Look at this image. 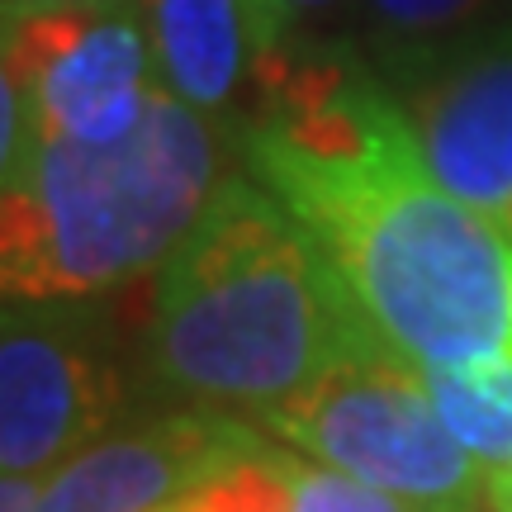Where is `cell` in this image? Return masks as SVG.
I'll return each instance as SVG.
<instances>
[{
	"instance_id": "1",
	"label": "cell",
	"mask_w": 512,
	"mask_h": 512,
	"mask_svg": "<svg viewBox=\"0 0 512 512\" xmlns=\"http://www.w3.org/2000/svg\"><path fill=\"white\" fill-rule=\"evenodd\" d=\"M247 171L313 233L370 332L418 370L512 356V233L437 181L394 91L266 57Z\"/></svg>"
},
{
	"instance_id": "2",
	"label": "cell",
	"mask_w": 512,
	"mask_h": 512,
	"mask_svg": "<svg viewBox=\"0 0 512 512\" xmlns=\"http://www.w3.org/2000/svg\"><path fill=\"white\" fill-rule=\"evenodd\" d=\"M366 347L384 342L313 233L252 171L228 176L162 261L152 370L200 408L266 418Z\"/></svg>"
},
{
	"instance_id": "3",
	"label": "cell",
	"mask_w": 512,
	"mask_h": 512,
	"mask_svg": "<svg viewBox=\"0 0 512 512\" xmlns=\"http://www.w3.org/2000/svg\"><path fill=\"white\" fill-rule=\"evenodd\" d=\"M214 119L157 91L138 128L114 143L43 138L5 176L0 280L10 304L91 299L162 266L219 195Z\"/></svg>"
},
{
	"instance_id": "4",
	"label": "cell",
	"mask_w": 512,
	"mask_h": 512,
	"mask_svg": "<svg viewBox=\"0 0 512 512\" xmlns=\"http://www.w3.org/2000/svg\"><path fill=\"white\" fill-rule=\"evenodd\" d=\"M261 422L285 446L389 494L451 512H479L489 498L484 465L441 422L422 370L389 347L337 361Z\"/></svg>"
},
{
	"instance_id": "5",
	"label": "cell",
	"mask_w": 512,
	"mask_h": 512,
	"mask_svg": "<svg viewBox=\"0 0 512 512\" xmlns=\"http://www.w3.org/2000/svg\"><path fill=\"white\" fill-rule=\"evenodd\" d=\"M5 76L29 91L43 138H124L162 91L147 0H57L5 10Z\"/></svg>"
},
{
	"instance_id": "6",
	"label": "cell",
	"mask_w": 512,
	"mask_h": 512,
	"mask_svg": "<svg viewBox=\"0 0 512 512\" xmlns=\"http://www.w3.org/2000/svg\"><path fill=\"white\" fill-rule=\"evenodd\" d=\"M394 100L437 181L512 233V24L413 48Z\"/></svg>"
},
{
	"instance_id": "7",
	"label": "cell",
	"mask_w": 512,
	"mask_h": 512,
	"mask_svg": "<svg viewBox=\"0 0 512 512\" xmlns=\"http://www.w3.org/2000/svg\"><path fill=\"white\" fill-rule=\"evenodd\" d=\"M119 380L76 332L5 309L0 337V470L53 475L105 437Z\"/></svg>"
},
{
	"instance_id": "8",
	"label": "cell",
	"mask_w": 512,
	"mask_h": 512,
	"mask_svg": "<svg viewBox=\"0 0 512 512\" xmlns=\"http://www.w3.org/2000/svg\"><path fill=\"white\" fill-rule=\"evenodd\" d=\"M261 437L233 413H171L100 437L48 475L38 512H157L252 456Z\"/></svg>"
},
{
	"instance_id": "9",
	"label": "cell",
	"mask_w": 512,
	"mask_h": 512,
	"mask_svg": "<svg viewBox=\"0 0 512 512\" xmlns=\"http://www.w3.org/2000/svg\"><path fill=\"white\" fill-rule=\"evenodd\" d=\"M157 72L176 100L200 114H223L242 76L261 67L247 0H147Z\"/></svg>"
},
{
	"instance_id": "10",
	"label": "cell",
	"mask_w": 512,
	"mask_h": 512,
	"mask_svg": "<svg viewBox=\"0 0 512 512\" xmlns=\"http://www.w3.org/2000/svg\"><path fill=\"white\" fill-rule=\"evenodd\" d=\"M422 380L432 389L441 422L484 465V475L508 470L512 465V356L422 370Z\"/></svg>"
},
{
	"instance_id": "11",
	"label": "cell",
	"mask_w": 512,
	"mask_h": 512,
	"mask_svg": "<svg viewBox=\"0 0 512 512\" xmlns=\"http://www.w3.org/2000/svg\"><path fill=\"white\" fill-rule=\"evenodd\" d=\"M285 475H290V512H451L418 503V498L389 494L380 484H366L347 470H332V465L304 456L294 446H285Z\"/></svg>"
},
{
	"instance_id": "12",
	"label": "cell",
	"mask_w": 512,
	"mask_h": 512,
	"mask_svg": "<svg viewBox=\"0 0 512 512\" xmlns=\"http://www.w3.org/2000/svg\"><path fill=\"white\" fill-rule=\"evenodd\" d=\"M185 512H290V475H285V446H256L252 456L228 465L209 484L181 498Z\"/></svg>"
},
{
	"instance_id": "13",
	"label": "cell",
	"mask_w": 512,
	"mask_h": 512,
	"mask_svg": "<svg viewBox=\"0 0 512 512\" xmlns=\"http://www.w3.org/2000/svg\"><path fill=\"white\" fill-rule=\"evenodd\" d=\"M366 5L389 34L432 43V38L460 34L489 0H366Z\"/></svg>"
},
{
	"instance_id": "14",
	"label": "cell",
	"mask_w": 512,
	"mask_h": 512,
	"mask_svg": "<svg viewBox=\"0 0 512 512\" xmlns=\"http://www.w3.org/2000/svg\"><path fill=\"white\" fill-rule=\"evenodd\" d=\"M247 19H252V38H256V53H261V62L285 53L290 19L280 15V5H275V0H247Z\"/></svg>"
},
{
	"instance_id": "15",
	"label": "cell",
	"mask_w": 512,
	"mask_h": 512,
	"mask_svg": "<svg viewBox=\"0 0 512 512\" xmlns=\"http://www.w3.org/2000/svg\"><path fill=\"white\" fill-rule=\"evenodd\" d=\"M48 475H5L0 479V512H38Z\"/></svg>"
},
{
	"instance_id": "16",
	"label": "cell",
	"mask_w": 512,
	"mask_h": 512,
	"mask_svg": "<svg viewBox=\"0 0 512 512\" xmlns=\"http://www.w3.org/2000/svg\"><path fill=\"white\" fill-rule=\"evenodd\" d=\"M489 508L494 512H512V465L489 475Z\"/></svg>"
},
{
	"instance_id": "17",
	"label": "cell",
	"mask_w": 512,
	"mask_h": 512,
	"mask_svg": "<svg viewBox=\"0 0 512 512\" xmlns=\"http://www.w3.org/2000/svg\"><path fill=\"white\" fill-rule=\"evenodd\" d=\"M280 5V15L290 19V29L299 24V15H309V10H328V5H337V0H275Z\"/></svg>"
},
{
	"instance_id": "18",
	"label": "cell",
	"mask_w": 512,
	"mask_h": 512,
	"mask_svg": "<svg viewBox=\"0 0 512 512\" xmlns=\"http://www.w3.org/2000/svg\"><path fill=\"white\" fill-rule=\"evenodd\" d=\"M19 5H57V0H5V10H19Z\"/></svg>"
},
{
	"instance_id": "19",
	"label": "cell",
	"mask_w": 512,
	"mask_h": 512,
	"mask_svg": "<svg viewBox=\"0 0 512 512\" xmlns=\"http://www.w3.org/2000/svg\"><path fill=\"white\" fill-rule=\"evenodd\" d=\"M157 512H185V508H181V498H176V503H166V508H157Z\"/></svg>"
}]
</instances>
